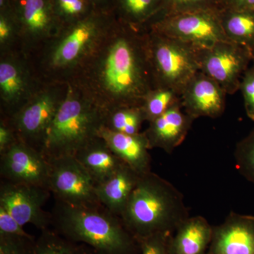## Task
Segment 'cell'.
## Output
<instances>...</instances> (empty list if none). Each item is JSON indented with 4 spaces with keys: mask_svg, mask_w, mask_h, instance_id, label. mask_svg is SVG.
<instances>
[{
    "mask_svg": "<svg viewBox=\"0 0 254 254\" xmlns=\"http://www.w3.org/2000/svg\"><path fill=\"white\" fill-rule=\"evenodd\" d=\"M110 37L99 51L91 73L95 88L103 95L98 105L107 112L142 105L145 96L157 87L148 58L147 28L118 19Z\"/></svg>",
    "mask_w": 254,
    "mask_h": 254,
    "instance_id": "1",
    "label": "cell"
},
{
    "mask_svg": "<svg viewBox=\"0 0 254 254\" xmlns=\"http://www.w3.org/2000/svg\"><path fill=\"white\" fill-rule=\"evenodd\" d=\"M190 217L184 196L163 177H140L120 218L136 240L158 233L172 235Z\"/></svg>",
    "mask_w": 254,
    "mask_h": 254,
    "instance_id": "2",
    "label": "cell"
},
{
    "mask_svg": "<svg viewBox=\"0 0 254 254\" xmlns=\"http://www.w3.org/2000/svg\"><path fill=\"white\" fill-rule=\"evenodd\" d=\"M55 230L67 240L88 245L97 254H138V243L120 217L104 206H73L55 200Z\"/></svg>",
    "mask_w": 254,
    "mask_h": 254,
    "instance_id": "3",
    "label": "cell"
},
{
    "mask_svg": "<svg viewBox=\"0 0 254 254\" xmlns=\"http://www.w3.org/2000/svg\"><path fill=\"white\" fill-rule=\"evenodd\" d=\"M108 112L92 98L70 92L63 100L42 143L47 159L74 156L98 136L105 126Z\"/></svg>",
    "mask_w": 254,
    "mask_h": 254,
    "instance_id": "4",
    "label": "cell"
},
{
    "mask_svg": "<svg viewBox=\"0 0 254 254\" xmlns=\"http://www.w3.org/2000/svg\"><path fill=\"white\" fill-rule=\"evenodd\" d=\"M147 46L157 87L170 88L182 95L200 71L197 48L150 28H147Z\"/></svg>",
    "mask_w": 254,
    "mask_h": 254,
    "instance_id": "5",
    "label": "cell"
},
{
    "mask_svg": "<svg viewBox=\"0 0 254 254\" xmlns=\"http://www.w3.org/2000/svg\"><path fill=\"white\" fill-rule=\"evenodd\" d=\"M118 21L114 10L96 9L86 17L64 26L58 32L61 38L52 51L51 64L59 68L76 64Z\"/></svg>",
    "mask_w": 254,
    "mask_h": 254,
    "instance_id": "6",
    "label": "cell"
},
{
    "mask_svg": "<svg viewBox=\"0 0 254 254\" xmlns=\"http://www.w3.org/2000/svg\"><path fill=\"white\" fill-rule=\"evenodd\" d=\"M219 9L168 15L147 28L185 42L196 48H208L217 42L230 41L222 29Z\"/></svg>",
    "mask_w": 254,
    "mask_h": 254,
    "instance_id": "7",
    "label": "cell"
},
{
    "mask_svg": "<svg viewBox=\"0 0 254 254\" xmlns=\"http://www.w3.org/2000/svg\"><path fill=\"white\" fill-rule=\"evenodd\" d=\"M50 170L49 190L55 200L73 206H102L96 184L74 156L48 159Z\"/></svg>",
    "mask_w": 254,
    "mask_h": 254,
    "instance_id": "8",
    "label": "cell"
},
{
    "mask_svg": "<svg viewBox=\"0 0 254 254\" xmlns=\"http://www.w3.org/2000/svg\"><path fill=\"white\" fill-rule=\"evenodd\" d=\"M200 71L217 82L227 94L240 90L244 73L254 60V54L230 41L217 42L208 48H197Z\"/></svg>",
    "mask_w": 254,
    "mask_h": 254,
    "instance_id": "9",
    "label": "cell"
},
{
    "mask_svg": "<svg viewBox=\"0 0 254 254\" xmlns=\"http://www.w3.org/2000/svg\"><path fill=\"white\" fill-rule=\"evenodd\" d=\"M0 155L2 180L50 190L49 161L39 150L18 141Z\"/></svg>",
    "mask_w": 254,
    "mask_h": 254,
    "instance_id": "10",
    "label": "cell"
},
{
    "mask_svg": "<svg viewBox=\"0 0 254 254\" xmlns=\"http://www.w3.org/2000/svg\"><path fill=\"white\" fill-rule=\"evenodd\" d=\"M51 192L43 187L18 185L1 180L0 205L22 226L31 224L41 230L52 225L51 213L43 209Z\"/></svg>",
    "mask_w": 254,
    "mask_h": 254,
    "instance_id": "11",
    "label": "cell"
},
{
    "mask_svg": "<svg viewBox=\"0 0 254 254\" xmlns=\"http://www.w3.org/2000/svg\"><path fill=\"white\" fill-rule=\"evenodd\" d=\"M63 100L51 93L35 96L11 116V127L19 141L41 151L48 127L54 119Z\"/></svg>",
    "mask_w": 254,
    "mask_h": 254,
    "instance_id": "12",
    "label": "cell"
},
{
    "mask_svg": "<svg viewBox=\"0 0 254 254\" xmlns=\"http://www.w3.org/2000/svg\"><path fill=\"white\" fill-rule=\"evenodd\" d=\"M226 92L202 71L195 73L182 93L183 109L192 118H217L225 109Z\"/></svg>",
    "mask_w": 254,
    "mask_h": 254,
    "instance_id": "13",
    "label": "cell"
},
{
    "mask_svg": "<svg viewBox=\"0 0 254 254\" xmlns=\"http://www.w3.org/2000/svg\"><path fill=\"white\" fill-rule=\"evenodd\" d=\"M208 254H254V216L231 212L213 226Z\"/></svg>",
    "mask_w": 254,
    "mask_h": 254,
    "instance_id": "14",
    "label": "cell"
},
{
    "mask_svg": "<svg viewBox=\"0 0 254 254\" xmlns=\"http://www.w3.org/2000/svg\"><path fill=\"white\" fill-rule=\"evenodd\" d=\"M194 120L183 109L182 103L173 105L150 122L144 132L150 149L160 148L171 154L185 141Z\"/></svg>",
    "mask_w": 254,
    "mask_h": 254,
    "instance_id": "15",
    "label": "cell"
},
{
    "mask_svg": "<svg viewBox=\"0 0 254 254\" xmlns=\"http://www.w3.org/2000/svg\"><path fill=\"white\" fill-rule=\"evenodd\" d=\"M10 7L25 36L46 38L61 29L52 0H11Z\"/></svg>",
    "mask_w": 254,
    "mask_h": 254,
    "instance_id": "16",
    "label": "cell"
},
{
    "mask_svg": "<svg viewBox=\"0 0 254 254\" xmlns=\"http://www.w3.org/2000/svg\"><path fill=\"white\" fill-rule=\"evenodd\" d=\"M98 136L103 138L114 153L138 175L151 172L149 142L144 132L130 135L112 131L105 126Z\"/></svg>",
    "mask_w": 254,
    "mask_h": 254,
    "instance_id": "17",
    "label": "cell"
},
{
    "mask_svg": "<svg viewBox=\"0 0 254 254\" xmlns=\"http://www.w3.org/2000/svg\"><path fill=\"white\" fill-rule=\"evenodd\" d=\"M213 226L203 217H189L168 240L169 254H208Z\"/></svg>",
    "mask_w": 254,
    "mask_h": 254,
    "instance_id": "18",
    "label": "cell"
},
{
    "mask_svg": "<svg viewBox=\"0 0 254 254\" xmlns=\"http://www.w3.org/2000/svg\"><path fill=\"white\" fill-rule=\"evenodd\" d=\"M140 177L141 175L124 164L113 176L96 185L97 196L100 203L120 218Z\"/></svg>",
    "mask_w": 254,
    "mask_h": 254,
    "instance_id": "19",
    "label": "cell"
},
{
    "mask_svg": "<svg viewBox=\"0 0 254 254\" xmlns=\"http://www.w3.org/2000/svg\"><path fill=\"white\" fill-rule=\"evenodd\" d=\"M74 157L84 167L96 185L106 181L125 164L99 136L78 150Z\"/></svg>",
    "mask_w": 254,
    "mask_h": 254,
    "instance_id": "20",
    "label": "cell"
},
{
    "mask_svg": "<svg viewBox=\"0 0 254 254\" xmlns=\"http://www.w3.org/2000/svg\"><path fill=\"white\" fill-rule=\"evenodd\" d=\"M218 14L227 38L254 54V10L220 9Z\"/></svg>",
    "mask_w": 254,
    "mask_h": 254,
    "instance_id": "21",
    "label": "cell"
},
{
    "mask_svg": "<svg viewBox=\"0 0 254 254\" xmlns=\"http://www.w3.org/2000/svg\"><path fill=\"white\" fill-rule=\"evenodd\" d=\"M163 0H114V11L120 21L137 28H147L158 16Z\"/></svg>",
    "mask_w": 254,
    "mask_h": 254,
    "instance_id": "22",
    "label": "cell"
},
{
    "mask_svg": "<svg viewBox=\"0 0 254 254\" xmlns=\"http://www.w3.org/2000/svg\"><path fill=\"white\" fill-rule=\"evenodd\" d=\"M144 121L146 120L141 105H128L108 112L105 127L112 131L133 135L140 133Z\"/></svg>",
    "mask_w": 254,
    "mask_h": 254,
    "instance_id": "23",
    "label": "cell"
},
{
    "mask_svg": "<svg viewBox=\"0 0 254 254\" xmlns=\"http://www.w3.org/2000/svg\"><path fill=\"white\" fill-rule=\"evenodd\" d=\"M0 90L1 98L9 105L19 103L26 90L24 73L13 62L2 61L0 64Z\"/></svg>",
    "mask_w": 254,
    "mask_h": 254,
    "instance_id": "24",
    "label": "cell"
},
{
    "mask_svg": "<svg viewBox=\"0 0 254 254\" xmlns=\"http://www.w3.org/2000/svg\"><path fill=\"white\" fill-rule=\"evenodd\" d=\"M29 254H91L83 246L67 240L55 230H41Z\"/></svg>",
    "mask_w": 254,
    "mask_h": 254,
    "instance_id": "25",
    "label": "cell"
},
{
    "mask_svg": "<svg viewBox=\"0 0 254 254\" xmlns=\"http://www.w3.org/2000/svg\"><path fill=\"white\" fill-rule=\"evenodd\" d=\"M182 103V95L166 87H156L145 96L142 103L146 121H153L173 105Z\"/></svg>",
    "mask_w": 254,
    "mask_h": 254,
    "instance_id": "26",
    "label": "cell"
},
{
    "mask_svg": "<svg viewBox=\"0 0 254 254\" xmlns=\"http://www.w3.org/2000/svg\"><path fill=\"white\" fill-rule=\"evenodd\" d=\"M61 28L86 17L96 9L86 0H52Z\"/></svg>",
    "mask_w": 254,
    "mask_h": 254,
    "instance_id": "27",
    "label": "cell"
},
{
    "mask_svg": "<svg viewBox=\"0 0 254 254\" xmlns=\"http://www.w3.org/2000/svg\"><path fill=\"white\" fill-rule=\"evenodd\" d=\"M222 1L223 0H163L161 11L152 23L168 15L201 10L220 9Z\"/></svg>",
    "mask_w": 254,
    "mask_h": 254,
    "instance_id": "28",
    "label": "cell"
},
{
    "mask_svg": "<svg viewBox=\"0 0 254 254\" xmlns=\"http://www.w3.org/2000/svg\"><path fill=\"white\" fill-rule=\"evenodd\" d=\"M235 158L241 175L254 184V128L237 143Z\"/></svg>",
    "mask_w": 254,
    "mask_h": 254,
    "instance_id": "29",
    "label": "cell"
},
{
    "mask_svg": "<svg viewBox=\"0 0 254 254\" xmlns=\"http://www.w3.org/2000/svg\"><path fill=\"white\" fill-rule=\"evenodd\" d=\"M35 240L0 235V254H29Z\"/></svg>",
    "mask_w": 254,
    "mask_h": 254,
    "instance_id": "30",
    "label": "cell"
},
{
    "mask_svg": "<svg viewBox=\"0 0 254 254\" xmlns=\"http://www.w3.org/2000/svg\"><path fill=\"white\" fill-rule=\"evenodd\" d=\"M240 90L243 95L246 113L250 120L254 121V60L244 73Z\"/></svg>",
    "mask_w": 254,
    "mask_h": 254,
    "instance_id": "31",
    "label": "cell"
},
{
    "mask_svg": "<svg viewBox=\"0 0 254 254\" xmlns=\"http://www.w3.org/2000/svg\"><path fill=\"white\" fill-rule=\"evenodd\" d=\"M170 234L158 233L137 240L140 254H169Z\"/></svg>",
    "mask_w": 254,
    "mask_h": 254,
    "instance_id": "32",
    "label": "cell"
},
{
    "mask_svg": "<svg viewBox=\"0 0 254 254\" xmlns=\"http://www.w3.org/2000/svg\"><path fill=\"white\" fill-rule=\"evenodd\" d=\"M0 235L34 239L23 230L22 225L1 205H0Z\"/></svg>",
    "mask_w": 254,
    "mask_h": 254,
    "instance_id": "33",
    "label": "cell"
},
{
    "mask_svg": "<svg viewBox=\"0 0 254 254\" xmlns=\"http://www.w3.org/2000/svg\"><path fill=\"white\" fill-rule=\"evenodd\" d=\"M19 141L17 134L11 126H6L4 123L0 125V154L4 153L14 143Z\"/></svg>",
    "mask_w": 254,
    "mask_h": 254,
    "instance_id": "34",
    "label": "cell"
},
{
    "mask_svg": "<svg viewBox=\"0 0 254 254\" xmlns=\"http://www.w3.org/2000/svg\"><path fill=\"white\" fill-rule=\"evenodd\" d=\"M220 9L237 11L254 10V0H223Z\"/></svg>",
    "mask_w": 254,
    "mask_h": 254,
    "instance_id": "35",
    "label": "cell"
},
{
    "mask_svg": "<svg viewBox=\"0 0 254 254\" xmlns=\"http://www.w3.org/2000/svg\"><path fill=\"white\" fill-rule=\"evenodd\" d=\"M98 9L114 10V0H86Z\"/></svg>",
    "mask_w": 254,
    "mask_h": 254,
    "instance_id": "36",
    "label": "cell"
},
{
    "mask_svg": "<svg viewBox=\"0 0 254 254\" xmlns=\"http://www.w3.org/2000/svg\"><path fill=\"white\" fill-rule=\"evenodd\" d=\"M11 0H0V10L9 7L11 4Z\"/></svg>",
    "mask_w": 254,
    "mask_h": 254,
    "instance_id": "37",
    "label": "cell"
}]
</instances>
